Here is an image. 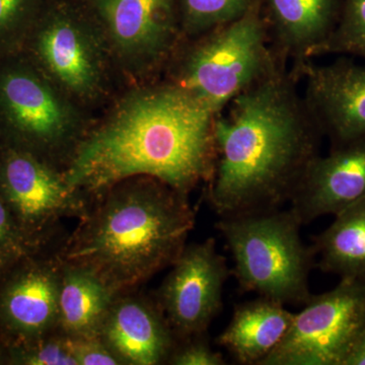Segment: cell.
Wrapping results in <instances>:
<instances>
[{"instance_id":"cell-25","label":"cell","mask_w":365,"mask_h":365,"mask_svg":"<svg viewBox=\"0 0 365 365\" xmlns=\"http://www.w3.org/2000/svg\"><path fill=\"white\" fill-rule=\"evenodd\" d=\"M36 252L39 251L26 239L9 208L0 198V254L20 259Z\"/></svg>"},{"instance_id":"cell-27","label":"cell","mask_w":365,"mask_h":365,"mask_svg":"<svg viewBox=\"0 0 365 365\" xmlns=\"http://www.w3.org/2000/svg\"><path fill=\"white\" fill-rule=\"evenodd\" d=\"M344 365H365V328L360 334L351 352L346 359Z\"/></svg>"},{"instance_id":"cell-16","label":"cell","mask_w":365,"mask_h":365,"mask_svg":"<svg viewBox=\"0 0 365 365\" xmlns=\"http://www.w3.org/2000/svg\"><path fill=\"white\" fill-rule=\"evenodd\" d=\"M276 56L292 67L317 57L335 30L342 0H260Z\"/></svg>"},{"instance_id":"cell-15","label":"cell","mask_w":365,"mask_h":365,"mask_svg":"<svg viewBox=\"0 0 365 365\" xmlns=\"http://www.w3.org/2000/svg\"><path fill=\"white\" fill-rule=\"evenodd\" d=\"M98 338L122 365L168 364L178 339L155 297L135 289L118 294Z\"/></svg>"},{"instance_id":"cell-22","label":"cell","mask_w":365,"mask_h":365,"mask_svg":"<svg viewBox=\"0 0 365 365\" xmlns=\"http://www.w3.org/2000/svg\"><path fill=\"white\" fill-rule=\"evenodd\" d=\"M348 55L365 60V0H342L339 20L317 56Z\"/></svg>"},{"instance_id":"cell-1","label":"cell","mask_w":365,"mask_h":365,"mask_svg":"<svg viewBox=\"0 0 365 365\" xmlns=\"http://www.w3.org/2000/svg\"><path fill=\"white\" fill-rule=\"evenodd\" d=\"M215 116L162 78L124 86L74 150L66 181L88 202L138 176L189 196L212 174Z\"/></svg>"},{"instance_id":"cell-11","label":"cell","mask_w":365,"mask_h":365,"mask_svg":"<svg viewBox=\"0 0 365 365\" xmlns=\"http://www.w3.org/2000/svg\"><path fill=\"white\" fill-rule=\"evenodd\" d=\"M230 273L213 237L186 245L155 297L178 341L207 332L222 311L223 288Z\"/></svg>"},{"instance_id":"cell-20","label":"cell","mask_w":365,"mask_h":365,"mask_svg":"<svg viewBox=\"0 0 365 365\" xmlns=\"http://www.w3.org/2000/svg\"><path fill=\"white\" fill-rule=\"evenodd\" d=\"M256 0H179L182 40L192 39L244 16Z\"/></svg>"},{"instance_id":"cell-2","label":"cell","mask_w":365,"mask_h":365,"mask_svg":"<svg viewBox=\"0 0 365 365\" xmlns=\"http://www.w3.org/2000/svg\"><path fill=\"white\" fill-rule=\"evenodd\" d=\"M280 64L215 119V160L206 195L220 217L281 208L319 155L324 135L299 78Z\"/></svg>"},{"instance_id":"cell-13","label":"cell","mask_w":365,"mask_h":365,"mask_svg":"<svg viewBox=\"0 0 365 365\" xmlns=\"http://www.w3.org/2000/svg\"><path fill=\"white\" fill-rule=\"evenodd\" d=\"M304 81V102L333 145L365 137V66L341 58L326 66L312 60L292 67Z\"/></svg>"},{"instance_id":"cell-9","label":"cell","mask_w":365,"mask_h":365,"mask_svg":"<svg viewBox=\"0 0 365 365\" xmlns=\"http://www.w3.org/2000/svg\"><path fill=\"white\" fill-rule=\"evenodd\" d=\"M365 328V279L341 278L304 304L282 342L260 365H344Z\"/></svg>"},{"instance_id":"cell-5","label":"cell","mask_w":365,"mask_h":365,"mask_svg":"<svg viewBox=\"0 0 365 365\" xmlns=\"http://www.w3.org/2000/svg\"><path fill=\"white\" fill-rule=\"evenodd\" d=\"M93 119L23 53L0 58V143L64 170Z\"/></svg>"},{"instance_id":"cell-14","label":"cell","mask_w":365,"mask_h":365,"mask_svg":"<svg viewBox=\"0 0 365 365\" xmlns=\"http://www.w3.org/2000/svg\"><path fill=\"white\" fill-rule=\"evenodd\" d=\"M365 198V137L335 144L307 168L290 210L302 225L341 211Z\"/></svg>"},{"instance_id":"cell-21","label":"cell","mask_w":365,"mask_h":365,"mask_svg":"<svg viewBox=\"0 0 365 365\" xmlns=\"http://www.w3.org/2000/svg\"><path fill=\"white\" fill-rule=\"evenodd\" d=\"M50 0H0V58L18 54Z\"/></svg>"},{"instance_id":"cell-19","label":"cell","mask_w":365,"mask_h":365,"mask_svg":"<svg viewBox=\"0 0 365 365\" xmlns=\"http://www.w3.org/2000/svg\"><path fill=\"white\" fill-rule=\"evenodd\" d=\"M313 249L325 272L365 279V198L335 215L314 239Z\"/></svg>"},{"instance_id":"cell-4","label":"cell","mask_w":365,"mask_h":365,"mask_svg":"<svg viewBox=\"0 0 365 365\" xmlns=\"http://www.w3.org/2000/svg\"><path fill=\"white\" fill-rule=\"evenodd\" d=\"M280 64L287 63L273 51L260 0H256L237 20L182 40L160 78L217 115Z\"/></svg>"},{"instance_id":"cell-23","label":"cell","mask_w":365,"mask_h":365,"mask_svg":"<svg viewBox=\"0 0 365 365\" xmlns=\"http://www.w3.org/2000/svg\"><path fill=\"white\" fill-rule=\"evenodd\" d=\"M6 346V365H76L68 338L58 332Z\"/></svg>"},{"instance_id":"cell-10","label":"cell","mask_w":365,"mask_h":365,"mask_svg":"<svg viewBox=\"0 0 365 365\" xmlns=\"http://www.w3.org/2000/svg\"><path fill=\"white\" fill-rule=\"evenodd\" d=\"M0 198L26 239L47 249L64 218L85 215L86 197L69 186L64 170L28 151L0 143Z\"/></svg>"},{"instance_id":"cell-12","label":"cell","mask_w":365,"mask_h":365,"mask_svg":"<svg viewBox=\"0 0 365 365\" xmlns=\"http://www.w3.org/2000/svg\"><path fill=\"white\" fill-rule=\"evenodd\" d=\"M61 261L46 250L21 257L0 277V338L16 344L57 332Z\"/></svg>"},{"instance_id":"cell-28","label":"cell","mask_w":365,"mask_h":365,"mask_svg":"<svg viewBox=\"0 0 365 365\" xmlns=\"http://www.w3.org/2000/svg\"><path fill=\"white\" fill-rule=\"evenodd\" d=\"M16 260L18 259L13 258V257L0 254V277H1L2 274L6 272L7 269L11 267V264L14 263Z\"/></svg>"},{"instance_id":"cell-7","label":"cell","mask_w":365,"mask_h":365,"mask_svg":"<svg viewBox=\"0 0 365 365\" xmlns=\"http://www.w3.org/2000/svg\"><path fill=\"white\" fill-rule=\"evenodd\" d=\"M20 53L93 114L117 95L111 54L76 0H50Z\"/></svg>"},{"instance_id":"cell-26","label":"cell","mask_w":365,"mask_h":365,"mask_svg":"<svg viewBox=\"0 0 365 365\" xmlns=\"http://www.w3.org/2000/svg\"><path fill=\"white\" fill-rule=\"evenodd\" d=\"M68 339L76 365H122L98 337Z\"/></svg>"},{"instance_id":"cell-3","label":"cell","mask_w":365,"mask_h":365,"mask_svg":"<svg viewBox=\"0 0 365 365\" xmlns=\"http://www.w3.org/2000/svg\"><path fill=\"white\" fill-rule=\"evenodd\" d=\"M57 256L97 275L116 294L170 267L195 227L188 196L155 178H128L91 199Z\"/></svg>"},{"instance_id":"cell-29","label":"cell","mask_w":365,"mask_h":365,"mask_svg":"<svg viewBox=\"0 0 365 365\" xmlns=\"http://www.w3.org/2000/svg\"><path fill=\"white\" fill-rule=\"evenodd\" d=\"M6 365V346L0 338V365Z\"/></svg>"},{"instance_id":"cell-24","label":"cell","mask_w":365,"mask_h":365,"mask_svg":"<svg viewBox=\"0 0 365 365\" xmlns=\"http://www.w3.org/2000/svg\"><path fill=\"white\" fill-rule=\"evenodd\" d=\"M168 364L173 365H225L222 353L215 351L209 345L204 335L178 341Z\"/></svg>"},{"instance_id":"cell-18","label":"cell","mask_w":365,"mask_h":365,"mask_svg":"<svg viewBox=\"0 0 365 365\" xmlns=\"http://www.w3.org/2000/svg\"><path fill=\"white\" fill-rule=\"evenodd\" d=\"M61 264L57 332L71 339L98 337L118 294L91 271Z\"/></svg>"},{"instance_id":"cell-8","label":"cell","mask_w":365,"mask_h":365,"mask_svg":"<svg viewBox=\"0 0 365 365\" xmlns=\"http://www.w3.org/2000/svg\"><path fill=\"white\" fill-rule=\"evenodd\" d=\"M100 31L124 86L160 78L182 41L179 0H76Z\"/></svg>"},{"instance_id":"cell-17","label":"cell","mask_w":365,"mask_h":365,"mask_svg":"<svg viewBox=\"0 0 365 365\" xmlns=\"http://www.w3.org/2000/svg\"><path fill=\"white\" fill-rule=\"evenodd\" d=\"M294 314L284 304L259 297L235 307L234 314L216 343L240 364L260 365L289 331Z\"/></svg>"},{"instance_id":"cell-6","label":"cell","mask_w":365,"mask_h":365,"mask_svg":"<svg viewBox=\"0 0 365 365\" xmlns=\"http://www.w3.org/2000/svg\"><path fill=\"white\" fill-rule=\"evenodd\" d=\"M216 227L234 260L240 289L282 304H304L312 297L313 246L300 237L302 223L290 209L220 217Z\"/></svg>"}]
</instances>
